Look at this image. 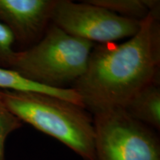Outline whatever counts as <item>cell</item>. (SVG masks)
<instances>
[{
  "mask_svg": "<svg viewBox=\"0 0 160 160\" xmlns=\"http://www.w3.org/2000/svg\"><path fill=\"white\" fill-rule=\"evenodd\" d=\"M159 11L150 12L127 41L94 45L85 71L72 88L85 109L94 113L122 108L138 91L159 81Z\"/></svg>",
  "mask_w": 160,
  "mask_h": 160,
  "instance_id": "1",
  "label": "cell"
},
{
  "mask_svg": "<svg viewBox=\"0 0 160 160\" xmlns=\"http://www.w3.org/2000/svg\"><path fill=\"white\" fill-rule=\"evenodd\" d=\"M0 98L22 123L53 137L83 160H96L93 119L82 106L35 91L0 89Z\"/></svg>",
  "mask_w": 160,
  "mask_h": 160,
  "instance_id": "2",
  "label": "cell"
},
{
  "mask_svg": "<svg viewBox=\"0 0 160 160\" xmlns=\"http://www.w3.org/2000/svg\"><path fill=\"white\" fill-rule=\"evenodd\" d=\"M94 45L73 37L53 25L39 41L25 51H15L8 69L25 79L52 88H68L82 77Z\"/></svg>",
  "mask_w": 160,
  "mask_h": 160,
  "instance_id": "3",
  "label": "cell"
},
{
  "mask_svg": "<svg viewBox=\"0 0 160 160\" xmlns=\"http://www.w3.org/2000/svg\"><path fill=\"white\" fill-rule=\"evenodd\" d=\"M96 160H160L154 129L121 108L93 113Z\"/></svg>",
  "mask_w": 160,
  "mask_h": 160,
  "instance_id": "4",
  "label": "cell"
},
{
  "mask_svg": "<svg viewBox=\"0 0 160 160\" xmlns=\"http://www.w3.org/2000/svg\"><path fill=\"white\" fill-rule=\"evenodd\" d=\"M141 21L119 16L89 0H57L52 23L66 33L91 42L115 43L139 31Z\"/></svg>",
  "mask_w": 160,
  "mask_h": 160,
  "instance_id": "5",
  "label": "cell"
},
{
  "mask_svg": "<svg viewBox=\"0 0 160 160\" xmlns=\"http://www.w3.org/2000/svg\"><path fill=\"white\" fill-rule=\"evenodd\" d=\"M57 0H0V21L15 41L29 44L43 37Z\"/></svg>",
  "mask_w": 160,
  "mask_h": 160,
  "instance_id": "6",
  "label": "cell"
},
{
  "mask_svg": "<svg viewBox=\"0 0 160 160\" xmlns=\"http://www.w3.org/2000/svg\"><path fill=\"white\" fill-rule=\"evenodd\" d=\"M122 108L137 121L154 130H159V81L150 84L138 91Z\"/></svg>",
  "mask_w": 160,
  "mask_h": 160,
  "instance_id": "7",
  "label": "cell"
},
{
  "mask_svg": "<svg viewBox=\"0 0 160 160\" xmlns=\"http://www.w3.org/2000/svg\"><path fill=\"white\" fill-rule=\"evenodd\" d=\"M0 89L35 91L47 93L83 106L81 98L73 88H52L25 79L17 72L0 67Z\"/></svg>",
  "mask_w": 160,
  "mask_h": 160,
  "instance_id": "8",
  "label": "cell"
},
{
  "mask_svg": "<svg viewBox=\"0 0 160 160\" xmlns=\"http://www.w3.org/2000/svg\"><path fill=\"white\" fill-rule=\"evenodd\" d=\"M121 17L141 21L150 12L159 9V1L157 0H89Z\"/></svg>",
  "mask_w": 160,
  "mask_h": 160,
  "instance_id": "9",
  "label": "cell"
},
{
  "mask_svg": "<svg viewBox=\"0 0 160 160\" xmlns=\"http://www.w3.org/2000/svg\"><path fill=\"white\" fill-rule=\"evenodd\" d=\"M22 125L23 123L7 108L0 98V160H5V145L8 137Z\"/></svg>",
  "mask_w": 160,
  "mask_h": 160,
  "instance_id": "10",
  "label": "cell"
},
{
  "mask_svg": "<svg viewBox=\"0 0 160 160\" xmlns=\"http://www.w3.org/2000/svg\"><path fill=\"white\" fill-rule=\"evenodd\" d=\"M15 40L11 32L0 21V67L8 68L14 51L13 45Z\"/></svg>",
  "mask_w": 160,
  "mask_h": 160,
  "instance_id": "11",
  "label": "cell"
}]
</instances>
